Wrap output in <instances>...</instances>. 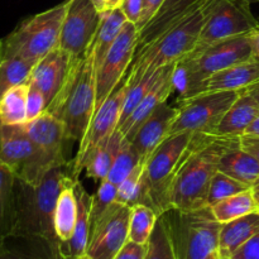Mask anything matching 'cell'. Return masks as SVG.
I'll use <instances>...</instances> for the list:
<instances>
[{"label": "cell", "instance_id": "1", "mask_svg": "<svg viewBox=\"0 0 259 259\" xmlns=\"http://www.w3.org/2000/svg\"><path fill=\"white\" fill-rule=\"evenodd\" d=\"M240 146V137L194 133L171 189V210L190 211L207 206L206 197L219 162L229 149Z\"/></svg>", "mask_w": 259, "mask_h": 259}, {"label": "cell", "instance_id": "2", "mask_svg": "<svg viewBox=\"0 0 259 259\" xmlns=\"http://www.w3.org/2000/svg\"><path fill=\"white\" fill-rule=\"evenodd\" d=\"M71 177V162L52 167L37 184L15 179L14 224L12 235H25L60 243L55 232L58 196Z\"/></svg>", "mask_w": 259, "mask_h": 259}, {"label": "cell", "instance_id": "3", "mask_svg": "<svg viewBox=\"0 0 259 259\" xmlns=\"http://www.w3.org/2000/svg\"><path fill=\"white\" fill-rule=\"evenodd\" d=\"M96 66L93 46L75 61L65 85L46 111L63 123L68 141L83 142L95 115Z\"/></svg>", "mask_w": 259, "mask_h": 259}, {"label": "cell", "instance_id": "4", "mask_svg": "<svg viewBox=\"0 0 259 259\" xmlns=\"http://www.w3.org/2000/svg\"><path fill=\"white\" fill-rule=\"evenodd\" d=\"M217 3L218 0H205L199 8L154 42L137 50L128 71L129 81H138L147 73L189 57L196 47L200 33Z\"/></svg>", "mask_w": 259, "mask_h": 259}, {"label": "cell", "instance_id": "5", "mask_svg": "<svg viewBox=\"0 0 259 259\" xmlns=\"http://www.w3.org/2000/svg\"><path fill=\"white\" fill-rule=\"evenodd\" d=\"M252 58L253 51L247 34L215 43L195 57L179 61L174 70L175 91H179L177 101L199 95L205 81L214 73Z\"/></svg>", "mask_w": 259, "mask_h": 259}, {"label": "cell", "instance_id": "6", "mask_svg": "<svg viewBox=\"0 0 259 259\" xmlns=\"http://www.w3.org/2000/svg\"><path fill=\"white\" fill-rule=\"evenodd\" d=\"M68 0L22 20L17 28L0 39V60L20 57L37 63L55 50L60 40L61 28Z\"/></svg>", "mask_w": 259, "mask_h": 259}, {"label": "cell", "instance_id": "7", "mask_svg": "<svg viewBox=\"0 0 259 259\" xmlns=\"http://www.w3.org/2000/svg\"><path fill=\"white\" fill-rule=\"evenodd\" d=\"M167 217L177 259H222L219 235L222 224L211 207L179 211L169 210Z\"/></svg>", "mask_w": 259, "mask_h": 259}, {"label": "cell", "instance_id": "8", "mask_svg": "<svg viewBox=\"0 0 259 259\" xmlns=\"http://www.w3.org/2000/svg\"><path fill=\"white\" fill-rule=\"evenodd\" d=\"M194 133L168 136L152 153L144 168L149 207L158 215L171 210V189Z\"/></svg>", "mask_w": 259, "mask_h": 259}, {"label": "cell", "instance_id": "9", "mask_svg": "<svg viewBox=\"0 0 259 259\" xmlns=\"http://www.w3.org/2000/svg\"><path fill=\"white\" fill-rule=\"evenodd\" d=\"M240 94V91H214L177 101V115L168 136L181 132L215 134L218 124Z\"/></svg>", "mask_w": 259, "mask_h": 259}, {"label": "cell", "instance_id": "10", "mask_svg": "<svg viewBox=\"0 0 259 259\" xmlns=\"http://www.w3.org/2000/svg\"><path fill=\"white\" fill-rule=\"evenodd\" d=\"M0 162L28 184H37L52 164L35 147L23 125H0ZM57 167V166H56Z\"/></svg>", "mask_w": 259, "mask_h": 259}, {"label": "cell", "instance_id": "11", "mask_svg": "<svg viewBox=\"0 0 259 259\" xmlns=\"http://www.w3.org/2000/svg\"><path fill=\"white\" fill-rule=\"evenodd\" d=\"M255 29H259V20L250 10V3L245 0H218L200 33L196 47L186 58L195 57L215 43L247 35Z\"/></svg>", "mask_w": 259, "mask_h": 259}, {"label": "cell", "instance_id": "12", "mask_svg": "<svg viewBox=\"0 0 259 259\" xmlns=\"http://www.w3.org/2000/svg\"><path fill=\"white\" fill-rule=\"evenodd\" d=\"M138 27L134 23L126 22L96 70L95 113L128 73L138 48Z\"/></svg>", "mask_w": 259, "mask_h": 259}, {"label": "cell", "instance_id": "13", "mask_svg": "<svg viewBox=\"0 0 259 259\" xmlns=\"http://www.w3.org/2000/svg\"><path fill=\"white\" fill-rule=\"evenodd\" d=\"M101 14L91 0H68L58 47L77 61L90 50L100 27Z\"/></svg>", "mask_w": 259, "mask_h": 259}, {"label": "cell", "instance_id": "14", "mask_svg": "<svg viewBox=\"0 0 259 259\" xmlns=\"http://www.w3.org/2000/svg\"><path fill=\"white\" fill-rule=\"evenodd\" d=\"M131 207L114 202L91 224L83 259H114L129 239Z\"/></svg>", "mask_w": 259, "mask_h": 259}, {"label": "cell", "instance_id": "15", "mask_svg": "<svg viewBox=\"0 0 259 259\" xmlns=\"http://www.w3.org/2000/svg\"><path fill=\"white\" fill-rule=\"evenodd\" d=\"M128 73H126L118 88L106 99L105 103L94 115L88 134L82 143L78 146L77 153H76L73 161L71 162V176L75 180H78V176L82 172L86 157L118 129L124 100H125L126 91H128Z\"/></svg>", "mask_w": 259, "mask_h": 259}, {"label": "cell", "instance_id": "16", "mask_svg": "<svg viewBox=\"0 0 259 259\" xmlns=\"http://www.w3.org/2000/svg\"><path fill=\"white\" fill-rule=\"evenodd\" d=\"M28 136L38 149L45 154L52 166L67 164L65 156V143L68 142L62 121L45 111L34 120L24 124Z\"/></svg>", "mask_w": 259, "mask_h": 259}, {"label": "cell", "instance_id": "17", "mask_svg": "<svg viewBox=\"0 0 259 259\" xmlns=\"http://www.w3.org/2000/svg\"><path fill=\"white\" fill-rule=\"evenodd\" d=\"M73 62L75 60L57 46L35 63L29 82L45 95L47 106L65 85Z\"/></svg>", "mask_w": 259, "mask_h": 259}, {"label": "cell", "instance_id": "18", "mask_svg": "<svg viewBox=\"0 0 259 259\" xmlns=\"http://www.w3.org/2000/svg\"><path fill=\"white\" fill-rule=\"evenodd\" d=\"M177 115V108L162 104L141 125L131 143L139 156V162L147 163L149 157L168 137L169 129Z\"/></svg>", "mask_w": 259, "mask_h": 259}, {"label": "cell", "instance_id": "19", "mask_svg": "<svg viewBox=\"0 0 259 259\" xmlns=\"http://www.w3.org/2000/svg\"><path fill=\"white\" fill-rule=\"evenodd\" d=\"M176 63H172L164 67L161 77L157 80L153 88L148 91L143 100L139 103L136 110L129 115V118L119 126V131L123 133L124 138L131 142L134 138L142 124L162 105L167 101L172 93L175 91L174 85V70Z\"/></svg>", "mask_w": 259, "mask_h": 259}, {"label": "cell", "instance_id": "20", "mask_svg": "<svg viewBox=\"0 0 259 259\" xmlns=\"http://www.w3.org/2000/svg\"><path fill=\"white\" fill-rule=\"evenodd\" d=\"M205 0H164L162 7L151 19V22L142 30H139L138 48L146 47L154 42L157 38L179 24L182 19L194 12Z\"/></svg>", "mask_w": 259, "mask_h": 259}, {"label": "cell", "instance_id": "21", "mask_svg": "<svg viewBox=\"0 0 259 259\" xmlns=\"http://www.w3.org/2000/svg\"><path fill=\"white\" fill-rule=\"evenodd\" d=\"M73 191L77 199V220H76L72 237L67 242H60V252L63 259L83 258L91 230L93 196L89 195V192L78 180L73 182Z\"/></svg>", "mask_w": 259, "mask_h": 259}, {"label": "cell", "instance_id": "22", "mask_svg": "<svg viewBox=\"0 0 259 259\" xmlns=\"http://www.w3.org/2000/svg\"><path fill=\"white\" fill-rule=\"evenodd\" d=\"M257 85H259V61L252 58L210 76L202 85L200 94L214 93V91L243 93Z\"/></svg>", "mask_w": 259, "mask_h": 259}, {"label": "cell", "instance_id": "23", "mask_svg": "<svg viewBox=\"0 0 259 259\" xmlns=\"http://www.w3.org/2000/svg\"><path fill=\"white\" fill-rule=\"evenodd\" d=\"M0 259H63L60 243L25 235H10L0 242Z\"/></svg>", "mask_w": 259, "mask_h": 259}, {"label": "cell", "instance_id": "24", "mask_svg": "<svg viewBox=\"0 0 259 259\" xmlns=\"http://www.w3.org/2000/svg\"><path fill=\"white\" fill-rule=\"evenodd\" d=\"M259 114V104L248 91H243L239 98L225 113L215 129V134L228 137H242L248 126Z\"/></svg>", "mask_w": 259, "mask_h": 259}, {"label": "cell", "instance_id": "25", "mask_svg": "<svg viewBox=\"0 0 259 259\" xmlns=\"http://www.w3.org/2000/svg\"><path fill=\"white\" fill-rule=\"evenodd\" d=\"M259 233V212H252L222 224L219 235L220 258H230L245 242Z\"/></svg>", "mask_w": 259, "mask_h": 259}, {"label": "cell", "instance_id": "26", "mask_svg": "<svg viewBox=\"0 0 259 259\" xmlns=\"http://www.w3.org/2000/svg\"><path fill=\"white\" fill-rule=\"evenodd\" d=\"M219 171L247 186L254 189L259 185V162L240 146L229 149L219 162Z\"/></svg>", "mask_w": 259, "mask_h": 259}, {"label": "cell", "instance_id": "27", "mask_svg": "<svg viewBox=\"0 0 259 259\" xmlns=\"http://www.w3.org/2000/svg\"><path fill=\"white\" fill-rule=\"evenodd\" d=\"M124 136L119 129H116L108 139L99 144L83 162V169H86L88 177L103 181L106 179L114 161H115L118 152L120 149Z\"/></svg>", "mask_w": 259, "mask_h": 259}, {"label": "cell", "instance_id": "28", "mask_svg": "<svg viewBox=\"0 0 259 259\" xmlns=\"http://www.w3.org/2000/svg\"><path fill=\"white\" fill-rule=\"evenodd\" d=\"M75 181L72 176L66 181L56 202L55 232L60 242H67L75 230L77 220V199L73 191Z\"/></svg>", "mask_w": 259, "mask_h": 259}, {"label": "cell", "instance_id": "29", "mask_svg": "<svg viewBox=\"0 0 259 259\" xmlns=\"http://www.w3.org/2000/svg\"><path fill=\"white\" fill-rule=\"evenodd\" d=\"M126 22L128 20H126L125 15L121 12L120 8L111 9L106 12L105 14L101 15L100 27H99L98 33H96V37L93 43L96 70L99 68L101 61L104 60V57L109 52L111 46L114 45V42L116 40L119 33L121 32Z\"/></svg>", "mask_w": 259, "mask_h": 259}, {"label": "cell", "instance_id": "30", "mask_svg": "<svg viewBox=\"0 0 259 259\" xmlns=\"http://www.w3.org/2000/svg\"><path fill=\"white\" fill-rule=\"evenodd\" d=\"M211 211L220 224H225L238 218L258 211V202L254 191L253 189H248L239 194L227 197L212 205Z\"/></svg>", "mask_w": 259, "mask_h": 259}, {"label": "cell", "instance_id": "31", "mask_svg": "<svg viewBox=\"0 0 259 259\" xmlns=\"http://www.w3.org/2000/svg\"><path fill=\"white\" fill-rule=\"evenodd\" d=\"M15 179L14 172L0 162V242L13 233Z\"/></svg>", "mask_w": 259, "mask_h": 259}, {"label": "cell", "instance_id": "32", "mask_svg": "<svg viewBox=\"0 0 259 259\" xmlns=\"http://www.w3.org/2000/svg\"><path fill=\"white\" fill-rule=\"evenodd\" d=\"M29 81L10 89L0 99V123L23 125L27 123V96Z\"/></svg>", "mask_w": 259, "mask_h": 259}, {"label": "cell", "instance_id": "33", "mask_svg": "<svg viewBox=\"0 0 259 259\" xmlns=\"http://www.w3.org/2000/svg\"><path fill=\"white\" fill-rule=\"evenodd\" d=\"M144 168L146 164L139 162L133 172L119 185L115 202L128 207H133L134 205L138 204L149 206L146 180H144Z\"/></svg>", "mask_w": 259, "mask_h": 259}, {"label": "cell", "instance_id": "34", "mask_svg": "<svg viewBox=\"0 0 259 259\" xmlns=\"http://www.w3.org/2000/svg\"><path fill=\"white\" fill-rule=\"evenodd\" d=\"M146 259H177L167 212L159 215L147 243Z\"/></svg>", "mask_w": 259, "mask_h": 259}, {"label": "cell", "instance_id": "35", "mask_svg": "<svg viewBox=\"0 0 259 259\" xmlns=\"http://www.w3.org/2000/svg\"><path fill=\"white\" fill-rule=\"evenodd\" d=\"M35 62L20 57L0 60V99L7 91L29 81Z\"/></svg>", "mask_w": 259, "mask_h": 259}, {"label": "cell", "instance_id": "36", "mask_svg": "<svg viewBox=\"0 0 259 259\" xmlns=\"http://www.w3.org/2000/svg\"><path fill=\"white\" fill-rule=\"evenodd\" d=\"M159 215L152 207L138 204L131 207L129 240L147 245Z\"/></svg>", "mask_w": 259, "mask_h": 259}, {"label": "cell", "instance_id": "37", "mask_svg": "<svg viewBox=\"0 0 259 259\" xmlns=\"http://www.w3.org/2000/svg\"><path fill=\"white\" fill-rule=\"evenodd\" d=\"M164 67H166V66H164ZM164 67L158 68V70L153 71V72L151 73H147V75H144L143 77L139 78L138 81H134V82H131L128 78V91H126L125 100H124L123 110H121L118 128L129 118V115L136 110V108L139 105V103L143 100L144 96H146L147 94H148V91L153 88V85L157 82V80L161 77Z\"/></svg>", "mask_w": 259, "mask_h": 259}, {"label": "cell", "instance_id": "38", "mask_svg": "<svg viewBox=\"0 0 259 259\" xmlns=\"http://www.w3.org/2000/svg\"><path fill=\"white\" fill-rule=\"evenodd\" d=\"M138 163L139 156L134 149L133 144L124 138L120 149L118 152V156H116L105 180H108L115 186H119L133 172V169L136 168Z\"/></svg>", "mask_w": 259, "mask_h": 259}, {"label": "cell", "instance_id": "39", "mask_svg": "<svg viewBox=\"0 0 259 259\" xmlns=\"http://www.w3.org/2000/svg\"><path fill=\"white\" fill-rule=\"evenodd\" d=\"M248 189H252V187L247 186L243 182L223 174L222 171H218L215 176L212 177L209 191H207L206 205L211 207L217 202L233 196V195L239 194L242 191H245Z\"/></svg>", "mask_w": 259, "mask_h": 259}, {"label": "cell", "instance_id": "40", "mask_svg": "<svg viewBox=\"0 0 259 259\" xmlns=\"http://www.w3.org/2000/svg\"><path fill=\"white\" fill-rule=\"evenodd\" d=\"M116 191L118 186L109 182L108 180H103L100 182V187L95 195H93V202H91V224L110 206L115 202Z\"/></svg>", "mask_w": 259, "mask_h": 259}, {"label": "cell", "instance_id": "41", "mask_svg": "<svg viewBox=\"0 0 259 259\" xmlns=\"http://www.w3.org/2000/svg\"><path fill=\"white\" fill-rule=\"evenodd\" d=\"M47 109L45 95L29 82V90L27 96V123L34 120L35 118L45 113Z\"/></svg>", "mask_w": 259, "mask_h": 259}, {"label": "cell", "instance_id": "42", "mask_svg": "<svg viewBox=\"0 0 259 259\" xmlns=\"http://www.w3.org/2000/svg\"><path fill=\"white\" fill-rule=\"evenodd\" d=\"M229 259H259V233L238 248Z\"/></svg>", "mask_w": 259, "mask_h": 259}, {"label": "cell", "instance_id": "43", "mask_svg": "<svg viewBox=\"0 0 259 259\" xmlns=\"http://www.w3.org/2000/svg\"><path fill=\"white\" fill-rule=\"evenodd\" d=\"M147 245L139 244V243L128 242L123 245L120 250L116 253L114 259H146Z\"/></svg>", "mask_w": 259, "mask_h": 259}, {"label": "cell", "instance_id": "44", "mask_svg": "<svg viewBox=\"0 0 259 259\" xmlns=\"http://www.w3.org/2000/svg\"><path fill=\"white\" fill-rule=\"evenodd\" d=\"M120 9L125 15L126 20L137 25L143 10V0H123Z\"/></svg>", "mask_w": 259, "mask_h": 259}, {"label": "cell", "instance_id": "45", "mask_svg": "<svg viewBox=\"0 0 259 259\" xmlns=\"http://www.w3.org/2000/svg\"><path fill=\"white\" fill-rule=\"evenodd\" d=\"M163 3L164 0H143V10H142L141 19L137 24L138 30L143 29L151 22V19L157 14V12H158Z\"/></svg>", "mask_w": 259, "mask_h": 259}, {"label": "cell", "instance_id": "46", "mask_svg": "<svg viewBox=\"0 0 259 259\" xmlns=\"http://www.w3.org/2000/svg\"><path fill=\"white\" fill-rule=\"evenodd\" d=\"M240 148L252 154L259 162V136L240 137Z\"/></svg>", "mask_w": 259, "mask_h": 259}, {"label": "cell", "instance_id": "47", "mask_svg": "<svg viewBox=\"0 0 259 259\" xmlns=\"http://www.w3.org/2000/svg\"><path fill=\"white\" fill-rule=\"evenodd\" d=\"M248 39H249L250 47L253 51V58L259 61V29L250 32L248 34Z\"/></svg>", "mask_w": 259, "mask_h": 259}, {"label": "cell", "instance_id": "48", "mask_svg": "<svg viewBox=\"0 0 259 259\" xmlns=\"http://www.w3.org/2000/svg\"><path fill=\"white\" fill-rule=\"evenodd\" d=\"M243 136H259V114L257 115V118L253 120V123L248 126L247 131H245V133Z\"/></svg>", "mask_w": 259, "mask_h": 259}, {"label": "cell", "instance_id": "49", "mask_svg": "<svg viewBox=\"0 0 259 259\" xmlns=\"http://www.w3.org/2000/svg\"><path fill=\"white\" fill-rule=\"evenodd\" d=\"M91 2H93V4L95 5V8L101 15L110 10L109 9V0H91Z\"/></svg>", "mask_w": 259, "mask_h": 259}, {"label": "cell", "instance_id": "50", "mask_svg": "<svg viewBox=\"0 0 259 259\" xmlns=\"http://www.w3.org/2000/svg\"><path fill=\"white\" fill-rule=\"evenodd\" d=\"M248 93H249L250 95H252L253 98H254L255 100H257V103L259 104V85L254 86V88H252V89H250V90H248Z\"/></svg>", "mask_w": 259, "mask_h": 259}, {"label": "cell", "instance_id": "51", "mask_svg": "<svg viewBox=\"0 0 259 259\" xmlns=\"http://www.w3.org/2000/svg\"><path fill=\"white\" fill-rule=\"evenodd\" d=\"M123 0H109V9H116V8H120Z\"/></svg>", "mask_w": 259, "mask_h": 259}, {"label": "cell", "instance_id": "52", "mask_svg": "<svg viewBox=\"0 0 259 259\" xmlns=\"http://www.w3.org/2000/svg\"><path fill=\"white\" fill-rule=\"evenodd\" d=\"M253 191H254L255 199H257V202H258V212H259V190H255V189H253Z\"/></svg>", "mask_w": 259, "mask_h": 259}, {"label": "cell", "instance_id": "53", "mask_svg": "<svg viewBox=\"0 0 259 259\" xmlns=\"http://www.w3.org/2000/svg\"><path fill=\"white\" fill-rule=\"evenodd\" d=\"M245 2H248V3H250V4H252V3H259V0H245Z\"/></svg>", "mask_w": 259, "mask_h": 259}, {"label": "cell", "instance_id": "54", "mask_svg": "<svg viewBox=\"0 0 259 259\" xmlns=\"http://www.w3.org/2000/svg\"><path fill=\"white\" fill-rule=\"evenodd\" d=\"M254 189H255V190H259V185H258V186H255Z\"/></svg>", "mask_w": 259, "mask_h": 259}, {"label": "cell", "instance_id": "55", "mask_svg": "<svg viewBox=\"0 0 259 259\" xmlns=\"http://www.w3.org/2000/svg\"><path fill=\"white\" fill-rule=\"evenodd\" d=\"M224 259H229V258H224Z\"/></svg>", "mask_w": 259, "mask_h": 259}, {"label": "cell", "instance_id": "56", "mask_svg": "<svg viewBox=\"0 0 259 259\" xmlns=\"http://www.w3.org/2000/svg\"><path fill=\"white\" fill-rule=\"evenodd\" d=\"M81 259H83V258H81Z\"/></svg>", "mask_w": 259, "mask_h": 259}]
</instances>
